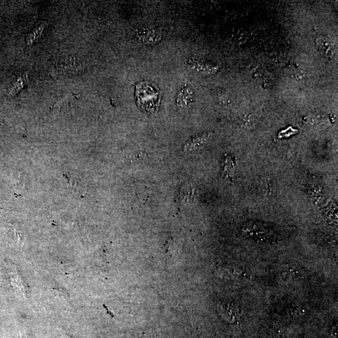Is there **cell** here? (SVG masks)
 I'll return each instance as SVG.
<instances>
[{
    "label": "cell",
    "instance_id": "277c9868",
    "mask_svg": "<svg viewBox=\"0 0 338 338\" xmlns=\"http://www.w3.org/2000/svg\"><path fill=\"white\" fill-rule=\"evenodd\" d=\"M194 102L193 93L187 87L184 88L178 93L177 103L180 107H185Z\"/></svg>",
    "mask_w": 338,
    "mask_h": 338
},
{
    "label": "cell",
    "instance_id": "3957f363",
    "mask_svg": "<svg viewBox=\"0 0 338 338\" xmlns=\"http://www.w3.org/2000/svg\"><path fill=\"white\" fill-rule=\"evenodd\" d=\"M77 61L75 58H60L55 63V69L56 72L61 74H67L76 72L77 68Z\"/></svg>",
    "mask_w": 338,
    "mask_h": 338
},
{
    "label": "cell",
    "instance_id": "7a4b0ae2",
    "mask_svg": "<svg viewBox=\"0 0 338 338\" xmlns=\"http://www.w3.org/2000/svg\"><path fill=\"white\" fill-rule=\"evenodd\" d=\"M217 309L220 315L229 323H237L240 320L241 311L239 307L233 302H220Z\"/></svg>",
    "mask_w": 338,
    "mask_h": 338
},
{
    "label": "cell",
    "instance_id": "6da1fadb",
    "mask_svg": "<svg viewBox=\"0 0 338 338\" xmlns=\"http://www.w3.org/2000/svg\"><path fill=\"white\" fill-rule=\"evenodd\" d=\"M135 99L137 106L145 113H156L160 107V90L152 82L143 81L135 86Z\"/></svg>",
    "mask_w": 338,
    "mask_h": 338
}]
</instances>
